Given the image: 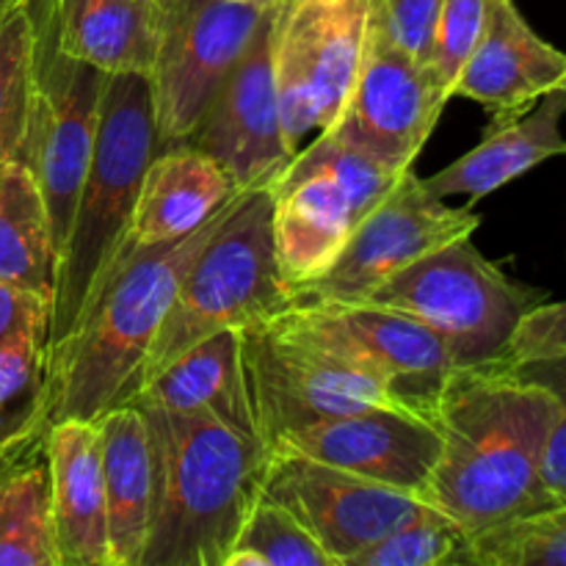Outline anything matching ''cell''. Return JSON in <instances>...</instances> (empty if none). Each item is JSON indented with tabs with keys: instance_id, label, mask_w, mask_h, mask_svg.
Returning <instances> with one entry per match:
<instances>
[{
	"instance_id": "1",
	"label": "cell",
	"mask_w": 566,
	"mask_h": 566,
	"mask_svg": "<svg viewBox=\"0 0 566 566\" xmlns=\"http://www.w3.org/2000/svg\"><path fill=\"white\" fill-rule=\"evenodd\" d=\"M442 434L423 503L468 534L553 506L545 484L558 398L497 363L453 368L429 407Z\"/></svg>"
},
{
	"instance_id": "2",
	"label": "cell",
	"mask_w": 566,
	"mask_h": 566,
	"mask_svg": "<svg viewBox=\"0 0 566 566\" xmlns=\"http://www.w3.org/2000/svg\"><path fill=\"white\" fill-rule=\"evenodd\" d=\"M227 205L213 219L175 241L147 247L130 241L122 249L75 326L44 354L33 412L39 429L48 431L59 420L94 423L105 409L130 398L177 287L199 249L213 235Z\"/></svg>"
},
{
	"instance_id": "3",
	"label": "cell",
	"mask_w": 566,
	"mask_h": 566,
	"mask_svg": "<svg viewBox=\"0 0 566 566\" xmlns=\"http://www.w3.org/2000/svg\"><path fill=\"white\" fill-rule=\"evenodd\" d=\"M133 407L153 448L142 566H224L263 490L269 451L210 415Z\"/></svg>"
},
{
	"instance_id": "4",
	"label": "cell",
	"mask_w": 566,
	"mask_h": 566,
	"mask_svg": "<svg viewBox=\"0 0 566 566\" xmlns=\"http://www.w3.org/2000/svg\"><path fill=\"white\" fill-rule=\"evenodd\" d=\"M158 149L149 77L108 75L97 142L55 260L44 354L75 326L105 271L130 243L138 188Z\"/></svg>"
},
{
	"instance_id": "5",
	"label": "cell",
	"mask_w": 566,
	"mask_h": 566,
	"mask_svg": "<svg viewBox=\"0 0 566 566\" xmlns=\"http://www.w3.org/2000/svg\"><path fill=\"white\" fill-rule=\"evenodd\" d=\"M269 188L241 191L227 205L213 235L182 276L133 392L205 337L258 324L291 302L293 293L276 265Z\"/></svg>"
},
{
	"instance_id": "6",
	"label": "cell",
	"mask_w": 566,
	"mask_h": 566,
	"mask_svg": "<svg viewBox=\"0 0 566 566\" xmlns=\"http://www.w3.org/2000/svg\"><path fill=\"white\" fill-rule=\"evenodd\" d=\"M363 302L420 321L448 348L453 368H473L509 352L523 318L547 293L503 274L462 235L409 263Z\"/></svg>"
},
{
	"instance_id": "7",
	"label": "cell",
	"mask_w": 566,
	"mask_h": 566,
	"mask_svg": "<svg viewBox=\"0 0 566 566\" xmlns=\"http://www.w3.org/2000/svg\"><path fill=\"white\" fill-rule=\"evenodd\" d=\"M401 175L332 133H318L310 147L298 149L269 188L276 265L293 296L332 269L359 221L392 191Z\"/></svg>"
},
{
	"instance_id": "8",
	"label": "cell",
	"mask_w": 566,
	"mask_h": 566,
	"mask_svg": "<svg viewBox=\"0 0 566 566\" xmlns=\"http://www.w3.org/2000/svg\"><path fill=\"white\" fill-rule=\"evenodd\" d=\"M241 348L265 451L291 431L326 418L374 407H409L374 370L271 318L243 326Z\"/></svg>"
},
{
	"instance_id": "9",
	"label": "cell",
	"mask_w": 566,
	"mask_h": 566,
	"mask_svg": "<svg viewBox=\"0 0 566 566\" xmlns=\"http://www.w3.org/2000/svg\"><path fill=\"white\" fill-rule=\"evenodd\" d=\"M33 11V97L20 160L33 171L53 227L55 252L64 247L72 210L88 171L108 75L70 59L55 44L42 0Z\"/></svg>"
},
{
	"instance_id": "10",
	"label": "cell",
	"mask_w": 566,
	"mask_h": 566,
	"mask_svg": "<svg viewBox=\"0 0 566 566\" xmlns=\"http://www.w3.org/2000/svg\"><path fill=\"white\" fill-rule=\"evenodd\" d=\"M365 0H280L271 59L282 127L293 153L310 133H326L346 111L365 53Z\"/></svg>"
},
{
	"instance_id": "11",
	"label": "cell",
	"mask_w": 566,
	"mask_h": 566,
	"mask_svg": "<svg viewBox=\"0 0 566 566\" xmlns=\"http://www.w3.org/2000/svg\"><path fill=\"white\" fill-rule=\"evenodd\" d=\"M271 9L247 0H158L149 86L160 147L188 142Z\"/></svg>"
},
{
	"instance_id": "12",
	"label": "cell",
	"mask_w": 566,
	"mask_h": 566,
	"mask_svg": "<svg viewBox=\"0 0 566 566\" xmlns=\"http://www.w3.org/2000/svg\"><path fill=\"white\" fill-rule=\"evenodd\" d=\"M271 321L374 370L403 403L423 415L453 370L451 354L434 332L374 302L296 298Z\"/></svg>"
},
{
	"instance_id": "13",
	"label": "cell",
	"mask_w": 566,
	"mask_h": 566,
	"mask_svg": "<svg viewBox=\"0 0 566 566\" xmlns=\"http://www.w3.org/2000/svg\"><path fill=\"white\" fill-rule=\"evenodd\" d=\"M481 219L470 208H451L446 199L426 191L423 177L403 171L392 191L365 216L332 269L313 285L302 287L296 298H332L363 302L392 274L407 269L423 254L448 241L473 235Z\"/></svg>"
},
{
	"instance_id": "14",
	"label": "cell",
	"mask_w": 566,
	"mask_h": 566,
	"mask_svg": "<svg viewBox=\"0 0 566 566\" xmlns=\"http://www.w3.org/2000/svg\"><path fill=\"white\" fill-rule=\"evenodd\" d=\"M260 495L285 506L335 566H352L423 509L420 497L293 451H269Z\"/></svg>"
},
{
	"instance_id": "15",
	"label": "cell",
	"mask_w": 566,
	"mask_h": 566,
	"mask_svg": "<svg viewBox=\"0 0 566 566\" xmlns=\"http://www.w3.org/2000/svg\"><path fill=\"white\" fill-rule=\"evenodd\" d=\"M451 99L431 64L409 59L365 28V53L335 138L392 171L412 169Z\"/></svg>"
},
{
	"instance_id": "16",
	"label": "cell",
	"mask_w": 566,
	"mask_h": 566,
	"mask_svg": "<svg viewBox=\"0 0 566 566\" xmlns=\"http://www.w3.org/2000/svg\"><path fill=\"white\" fill-rule=\"evenodd\" d=\"M274 9L258 28L254 39L205 111L188 144L208 153L238 191L271 188L296 158L285 142L274 59H271V22Z\"/></svg>"
},
{
	"instance_id": "17",
	"label": "cell",
	"mask_w": 566,
	"mask_h": 566,
	"mask_svg": "<svg viewBox=\"0 0 566 566\" xmlns=\"http://www.w3.org/2000/svg\"><path fill=\"white\" fill-rule=\"evenodd\" d=\"M269 451L302 453L423 501L442 451V434L429 415L409 407H374L291 431Z\"/></svg>"
},
{
	"instance_id": "18",
	"label": "cell",
	"mask_w": 566,
	"mask_h": 566,
	"mask_svg": "<svg viewBox=\"0 0 566 566\" xmlns=\"http://www.w3.org/2000/svg\"><path fill=\"white\" fill-rule=\"evenodd\" d=\"M566 86V53L539 36L514 0H492L481 42L453 83V97H468L506 125L534 108L547 92Z\"/></svg>"
},
{
	"instance_id": "19",
	"label": "cell",
	"mask_w": 566,
	"mask_h": 566,
	"mask_svg": "<svg viewBox=\"0 0 566 566\" xmlns=\"http://www.w3.org/2000/svg\"><path fill=\"white\" fill-rule=\"evenodd\" d=\"M48 462L61 566H114L97 426L88 420H59L48 426Z\"/></svg>"
},
{
	"instance_id": "20",
	"label": "cell",
	"mask_w": 566,
	"mask_h": 566,
	"mask_svg": "<svg viewBox=\"0 0 566 566\" xmlns=\"http://www.w3.org/2000/svg\"><path fill=\"white\" fill-rule=\"evenodd\" d=\"M127 401L149 403L169 412L210 415L238 434L260 442L243 370L241 329H221L199 340L171 359L147 385L138 387Z\"/></svg>"
},
{
	"instance_id": "21",
	"label": "cell",
	"mask_w": 566,
	"mask_h": 566,
	"mask_svg": "<svg viewBox=\"0 0 566 566\" xmlns=\"http://www.w3.org/2000/svg\"><path fill=\"white\" fill-rule=\"evenodd\" d=\"M566 116V86L547 92L531 111L506 125H490L484 138L446 166L437 175L423 177L431 197H470V202L490 197L497 188L509 186L536 169L547 158L566 155V138L562 136V119Z\"/></svg>"
},
{
	"instance_id": "22",
	"label": "cell",
	"mask_w": 566,
	"mask_h": 566,
	"mask_svg": "<svg viewBox=\"0 0 566 566\" xmlns=\"http://www.w3.org/2000/svg\"><path fill=\"white\" fill-rule=\"evenodd\" d=\"M235 193L232 177L193 144L160 147L144 171L130 241L138 247L182 238L213 219Z\"/></svg>"
},
{
	"instance_id": "23",
	"label": "cell",
	"mask_w": 566,
	"mask_h": 566,
	"mask_svg": "<svg viewBox=\"0 0 566 566\" xmlns=\"http://www.w3.org/2000/svg\"><path fill=\"white\" fill-rule=\"evenodd\" d=\"M99 470L114 566H142L153 506V448L144 415L133 403H116L97 420Z\"/></svg>"
},
{
	"instance_id": "24",
	"label": "cell",
	"mask_w": 566,
	"mask_h": 566,
	"mask_svg": "<svg viewBox=\"0 0 566 566\" xmlns=\"http://www.w3.org/2000/svg\"><path fill=\"white\" fill-rule=\"evenodd\" d=\"M55 44L105 75L149 77L158 0H42Z\"/></svg>"
},
{
	"instance_id": "25",
	"label": "cell",
	"mask_w": 566,
	"mask_h": 566,
	"mask_svg": "<svg viewBox=\"0 0 566 566\" xmlns=\"http://www.w3.org/2000/svg\"><path fill=\"white\" fill-rule=\"evenodd\" d=\"M0 566H61L48 431L33 423L0 437Z\"/></svg>"
},
{
	"instance_id": "26",
	"label": "cell",
	"mask_w": 566,
	"mask_h": 566,
	"mask_svg": "<svg viewBox=\"0 0 566 566\" xmlns=\"http://www.w3.org/2000/svg\"><path fill=\"white\" fill-rule=\"evenodd\" d=\"M53 227L33 171L22 160L0 166V280L53 302Z\"/></svg>"
},
{
	"instance_id": "27",
	"label": "cell",
	"mask_w": 566,
	"mask_h": 566,
	"mask_svg": "<svg viewBox=\"0 0 566 566\" xmlns=\"http://www.w3.org/2000/svg\"><path fill=\"white\" fill-rule=\"evenodd\" d=\"M525 381L558 398V420L547 442L542 484L553 503H566V302H542L520 324L512 346L495 359Z\"/></svg>"
},
{
	"instance_id": "28",
	"label": "cell",
	"mask_w": 566,
	"mask_h": 566,
	"mask_svg": "<svg viewBox=\"0 0 566 566\" xmlns=\"http://www.w3.org/2000/svg\"><path fill=\"white\" fill-rule=\"evenodd\" d=\"M33 97L31 0L0 9V166L20 160Z\"/></svg>"
},
{
	"instance_id": "29",
	"label": "cell",
	"mask_w": 566,
	"mask_h": 566,
	"mask_svg": "<svg viewBox=\"0 0 566 566\" xmlns=\"http://www.w3.org/2000/svg\"><path fill=\"white\" fill-rule=\"evenodd\" d=\"M470 566H566V503L470 534Z\"/></svg>"
},
{
	"instance_id": "30",
	"label": "cell",
	"mask_w": 566,
	"mask_h": 566,
	"mask_svg": "<svg viewBox=\"0 0 566 566\" xmlns=\"http://www.w3.org/2000/svg\"><path fill=\"white\" fill-rule=\"evenodd\" d=\"M352 566H470V534L423 503L407 523L359 553Z\"/></svg>"
},
{
	"instance_id": "31",
	"label": "cell",
	"mask_w": 566,
	"mask_h": 566,
	"mask_svg": "<svg viewBox=\"0 0 566 566\" xmlns=\"http://www.w3.org/2000/svg\"><path fill=\"white\" fill-rule=\"evenodd\" d=\"M235 547L254 553L260 566H335L307 528L271 497H258Z\"/></svg>"
},
{
	"instance_id": "32",
	"label": "cell",
	"mask_w": 566,
	"mask_h": 566,
	"mask_svg": "<svg viewBox=\"0 0 566 566\" xmlns=\"http://www.w3.org/2000/svg\"><path fill=\"white\" fill-rule=\"evenodd\" d=\"M44 335V326H31L0 343V437L33 423L42 387Z\"/></svg>"
},
{
	"instance_id": "33",
	"label": "cell",
	"mask_w": 566,
	"mask_h": 566,
	"mask_svg": "<svg viewBox=\"0 0 566 566\" xmlns=\"http://www.w3.org/2000/svg\"><path fill=\"white\" fill-rule=\"evenodd\" d=\"M442 3L446 0H365L368 33L385 39L420 64H431Z\"/></svg>"
},
{
	"instance_id": "34",
	"label": "cell",
	"mask_w": 566,
	"mask_h": 566,
	"mask_svg": "<svg viewBox=\"0 0 566 566\" xmlns=\"http://www.w3.org/2000/svg\"><path fill=\"white\" fill-rule=\"evenodd\" d=\"M490 3L492 0H446L442 3L431 64H434L440 81L448 86L451 97L459 72L464 70L468 59L473 55L475 44L484 36Z\"/></svg>"
},
{
	"instance_id": "35",
	"label": "cell",
	"mask_w": 566,
	"mask_h": 566,
	"mask_svg": "<svg viewBox=\"0 0 566 566\" xmlns=\"http://www.w3.org/2000/svg\"><path fill=\"white\" fill-rule=\"evenodd\" d=\"M48 298L14 285V282L0 280V343L14 337L17 332L31 329V326H44L48 329Z\"/></svg>"
},
{
	"instance_id": "36",
	"label": "cell",
	"mask_w": 566,
	"mask_h": 566,
	"mask_svg": "<svg viewBox=\"0 0 566 566\" xmlns=\"http://www.w3.org/2000/svg\"><path fill=\"white\" fill-rule=\"evenodd\" d=\"M247 3H260V6H276L280 0H247Z\"/></svg>"
},
{
	"instance_id": "37",
	"label": "cell",
	"mask_w": 566,
	"mask_h": 566,
	"mask_svg": "<svg viewBox=\"0 0 566 566\" xmlns=\"http://www.w3.org/2000/svg\"><path fill=\"white\" fill-rule=\"evenodd\" d=\"M11 3V0H0V9H3V6H9Z\"/></svg>"
}]
</instances>
